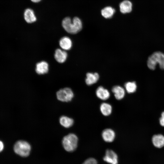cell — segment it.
Here are the masks:
<instances>
[{"label":"cell","mask_w":164,"mask_h":164,"mask_svg":"<svg viewBox=\"0 0 164 164\" xmlns=\"http://www.w3.org/2000/svg\"><path fill=\"white\" fill-rule=\"evenodd\" d=\"M119 8L120 11L122 13H129L132 10V4L128 0H124L120 3Z\"/></svg>","instance_id":"cell-14"},{"label":"cell","mask_w":164,"mask_h":164,"mask_svg":"<svg viewBox=\"0 0 164 164\" xmlns=\"http://www.w3.org/2000/svg\"><path fill=\"white\" fill-rule=\"evenodd\" d=\"M59 45L63 50H67L72 47V43L70 38L67 36H64L60 40Z\"/></svg>","instance_id":"cell-13"},{"label":"cell","mask_w":164,"mask_h":164,"mask_svg":"<svg viewBox=\"0 0 164 164\" xmlns=\"http://www.w3.org/2000/svg\"><path fill=\"white\" fill-rule=\"evenodd\" d=\"M14 150L18 155L23 157L28 156L30 153L31 147L27 142L24 140H19L15 143Z\"/></svg>","instance_id":"cell-4"},{"label":"cell","mask_w":164,"mask_h":164,"mask_svg":"<svg viewBox=\"0 0 164 164\" xmlns=\"http://www.w3.org/2000/svg\"><path fill=\"white\" fill-rule=\"evenodd\" d=\"M160 123V125L164 126V112H163L161 114V117L159 119Z\"/></svg>","instance_id":"cell-22"},{"label":"cell","mask_w":164,"mask_h":164,"mask_svg":"<svg viewBox=\"0 0 164 164\" xmlns=\"http://www.w3.org/2000/svg\"><path fill=\"white\" fill-rule=\"evenodd\" d=\"M152 142L156 147L162 148L164 146V136L161 135H154L152 137Z\"/></svg>","instance_id":"cell-17"},{"label":"cell","mask_w":164,"mask_h":164,"mask_svg":"<svg viewBox=\"0 0 164 164\" xmlns=\"http://www.w3.org/2000/svg\"><path fill=\"white\" fill-rule=\"evenodd\" d=\"M4 148V145L3 142L0 140V152L3 151Z\"/></svg>","instance_id":"cell-23"},{"label":"cell","mask_w":164,"mask_h":164,"mask_svg":"<svg viewBox=\"0 0 164 164\" xmlns=\"http://www.w3.org/2000/svg\"><path fill=\"white\" fill-rule=\"evenodd\" d=\"M101 135L104 140L107 142H113L115 137L114 132L110 128H107L104 130L102 132Z\"/></svg>","instance_id":"cell-7"},{"label":"cell","mask_w":164,"mask_h":164,"mask_svg":"<svg viewBox=\"0 0 164 164\" xmlns=\"http://www.w3.org/2000/svg\"><path fill=\"white\" fill-rule=\"evenodd\" d=\"M157 63L161 69L164 70V54L161 52L153 53L149 56L147 61L148 67L151 70H154Z\"/></svg>","instance_id":"cell-2"},{"label":"cell","mask_w":164,"mask_h":164,"mask_svg":"<svg viewBox=\"0 0 164 164\" xmlns=\"http://www.w3.org/2000/svg\"><path fill=\"white\" fill-rule=\"evenodd\" d=\"M78 138L73 133H70L64 136L62 140V144L64 149L67 151H74L77 146Z\"/></svg>","instance_id":"cell-3"},{"label":"cell","mask_w":164,"mask_h":164,"mask_svg":"<svg viewBox=\"0 0 164 164\" xmlns=\"http://www.w3.org/2000/svg\"><path fill=\"white\" fill-rule=\"evenodd\" d=\"M112 91L114 93L115 98L117 100H121L125 97V90L120 86L116 85L114 86L112 88Z\"/></svg>","instance_id":"cell-12"},{"label":"cell","mask_w":164,"mask_h":164,"mask_svg":"<svg viewBox=\"0 0 164 164\" xmlns=\"http://www.w3.org/2000/svg\"><path fill=\"white\" fill-rule=\"evenodd\" d=\"M82 164H97V162L95 159L91 158L87 159Z\"/></svg>","instance_id":"cell-21"},{"label":"cell","mask_w":164,"mask_h":164,"mask_svg":"<svg viewBox=\"0 0 164 164\" xmlns=\"http://www.w3.org/2000/svg\"><path fill=\"white\" fill-rule=\"evenodd\" d=\"M24 17L26 21L29 23L34 22L37 20L34 11L30 8H28L25 10Z\"/></svg>","instance_id":"cell-10"},{"label":"cell","mask_w":164,"mask_h":164,"mask_svg":"<svg viewBox=\"0 0 164 164\" xmlns=\"http://www.w3.org/2000/svg\"><path fill=\"white\" fill-rule=\"evenodd\" d=\"M48 64L45 61H41L36 64V71L39 74L46 73L48 72Z\"/></svg>","instance_id":"cell-11"},{"label":"cell","mask_w":164,"mask_h":164,"mask_svg":"<svg viewBox=\"0 0 164 164\" xmlns=\"http://www.w3.org/2000/svg\"><path fill=\"white\" fill-rule=\"evenodd\" d=\"M59 121L62 126L67 128L71 127L74 123V120L72 118L65 116L60 117Z\"/></svg>","instance_id":"cell-16"},{"label":"cell","mask_w":164,"mask_h":164,"mask_svg":"<svg viewBox=\"0 0 164 164\" xmlns=\"http://www.w3.org/2000/svg\"><path fill=\"white\" fill-rule=\"evenodd\" d=\"M103 160L105 162L111 164H118V163L117 154L113 151L110 149L106 151Z\"/></svg>","instance_id":"cell-6"},{"label":"cell","mask_w":164,"mask_h":164,"mask_svg":"<svg viewBox=\"0 0 164 164\" xmlns=\"http://www.w3.org/2000/svg\"><path fill=\"white\" fill-rule=\"evenodd\" d=\"M125 87L128 93H132L136 91L137 85L135 82H128L125 84Z\"/></svg>","instance_id":"cell-20"},{"label":"cell","mask_w":164,"mask_h":164,"mask_svg":"<svg viewBox=\"0 0 164 164\" xmlns=\"http://www.w3.org/2000/svg\"><path fill=\"white\" fill-rule=\"evenodd\" d=\"M62 26L67 32L71 34L77 33L82 28V21L77 17H75L72 19L69 17L65 18L62 21Z\"/></svg>","instance_id":"cell-1"},{"label":"cell","mask_w":164,"mask_h":164,"mask_svg":"<svg viewBox=\"0 0 164 164\" xmlns=\"http://www.w3.org/2000/svg\"><path fill=\"white\" fill-rule=\"evenodd\" d=\"M96 94L98 98L102 100L108 99L110 95L109 91L101 86L97 88Z\"/></svg>","instance_id":"cell-8"},{"label":"cell","mask_w":164,"mask_h":164,"mask_svg":"<svg viewBox=\"0 0 164 164\" xmlns=\"http://www.w3.org/2000/svg\"><path fill=\"white\" fill-rule=\"evenodd\" d=\"M99 78V75L97 73H88L86 74L85 82L88 85H92L96 83Z\"/></svg>","instance_id":"cell-15"},{"label":"cell","mask_w":164,"mask_h":164,"mask_svg":"<svg viewBox=\"0 0 164 164\" xmlns=\"http://www.w3.org/2000/svg\"><path fill=\"white\" fill-rule=\"evenodd\" d=\"M100 108L101 112L105 116H109L112 112V106L108 103H103L101 104Z\"/></svg>","instance_id":"cell-18"},{"label":"cell","mask_w":164,"mask_h":164,"mask_svg":"<svg viewBox=\"0 0 164 164\" xmlns=\"http://www.w3.org/2000/svg\"><path fill=\"white\" fill-rule=\"evenodd\" d=\"M32 2L37 3L40 2L41 0H30Z\"/></svg>","instance_id":"cell-24"},{"label":"cell","mask_w":164,"mask_h":164,"mask_svg":"<svg viewBox=\"0 0 164 164\" xmlns=\"http://www.w3.org/2000/svg\"><path fill=\"white\" fill-rule=\"evenodd\" d=\"M67 56V52L64 50L57 49L55 50L54 57L56 60L59 63H62L66 60Z\"/></svg>","instance_id":"cell-9"},{"label":"cell","mask_w":164,"mask_h":164,"mask_svg":"<svg viewBox=\"0 0 164 164\" xmlns=\"http://www.w3.org/2000/svg\"><path fill=\"white\" fill-rule=\"evenodd\" d=\"M115 12V9L111 6L104 8L101 11L102 16L106 19L111 18L112 17Z\"/></svg>","instance_id":"cell-19"},{"label":"cell","mask_w":164,"mask_h":164,"mask_svg":"<svg viewBox=\"0 0 164 164\" xmlns=\"http://www.w3.org/2000/svg\"><path fill=\"white\" fill-rule=\"evenodd\" d=\"M56 97L58 100L63 102L71 101L74 97V94L72 90L69 87L61 89L56 93Z\"/></svg>","instance_id":"cell-5"}]
</instances>
